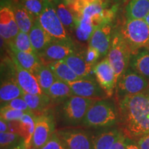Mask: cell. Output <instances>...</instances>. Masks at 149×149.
Listing matches in <instances>:
<instances>
[{
  "label": "cell",
  "mask_w": 149,
  "mask_h": 149,
  "mask_svg": "<svg viewBox=\"0 0 149 149\" xmlns=\"http://www.w3.org/2000/svg\"><path fill=\"white\" fill-rule=\"evenodd\" d=\"M118 101L121 131L128 139H138L149 133V93L124 97Z\"/></svg>",
  "instance_id": "obj_1"
},
{
  "label": "cell",
  "mask_w": 149,
  "mask_h": 149,
  "mask_svg": "<svg viewBox=\"0 0 149 149\" xmlns=\"http://www.w3.org/2000/svg\"><path fill=\"white\" fill-rule=\"evenodd\" d=\"M117 115L113 103L106 100H98L89 108L81 124L93 128L111 126L117 122Z\"/></svg>",
  "instance_id": "obj_2"
},
{
  "label": "cell",
  "mask_w": 149,
  "mask_h": 149,
  "mask_svg": "<svg viewBox=\"0 0 149 149\" xmlns=\"http://www.w3.org/2000/svg\"><path fill=\"white\" fill-rule=\"evenodd\" d=\"M120 32L132 54L149 46V26L144 19H127Z\"/></svg>",
  "instance_id": "obj_3"
},
{
  "label": "cell",
  "mask_w": 149,
  "mask_h": 149,
  "mask_svg": "<svg viewBox=\"0 0 149 149\" xmlns=\"http://www.w3.org/2000/svg\"><path fill=\"white\" fill-rule=\"evenodd\" d=\"M131 54L130 48L124 40L120 31H116L111 40L107 57L115 71L117 81L128 68Z\"/></svg>",
  "instance_id": "obj_4"
},
{
  "label": "cell",
  "mask_w": 149,
  "mask_h": 149,
  "mask_svg": "<svg viewBox=\"0 0 149 149\" xmlns=\"http://www.w3.org/2000/svg\"><path fill=\"white\" fill-rule=\"evenodd\" d=\"M37 19L53 40L73 43L56 13L51 0H44V10Z\"/></svg>",
  "instance_id": "obj_5"
},
{
  "label": "cell",
  "mask_w": 149,
  "mask_h": 149,
  "mask_svg": "<svg viewBox=\"0 0 149 149\" xmlns=\"http://www.w3.org/2000/svg\"><path fill=\"white\" fill-rule=\"evenodd\" d=\"M96 100L76 95L66 99L61 108L63 121L69 125L81 123L88 109Z\"/></svg>",
  "instance_id": "obj_6"
},
{
  "label": "cell",
  "mask_w": 149,
  "mask_h": 149,
  "mask_svg": "<svg viewBox=\"0 0 149 149\" xmlns=\"http://www.w3.org/2000/svg\"><path fill=\"white\" fill-rule=\"evenodd\" d=\"M148 86V79L131 68H128L117 79L115 88L117 100L126 96L145 92Z\"/></svg>",
  "instance_id": "obj_7"
},
{
  "label": "cell",
  "mask_w": 149,
  "mask_h": 149,
  "mask_svg": "<svg viewBox=\"0 0 149 149\" xmlns=\"http://www.w3.org/2000/svg\"><path fill=\"white\" fill-rule=\"evenodd\" d=\"M35 128L32 140V146L40 149L55 133V117L51 113L44 112L35 115Z\"/></svg>",
  "instance_id": "obj_8"
},
{
  "label": "cell",
  "mask_w": 149,
  "mask_h": 149,
  "mask_svg": "<svg viewBox=\"0 0 149 149\" xmlns=\"http://www.w3.org/2000/svg\"><path fill=\"white\" fill-rule=\"evenodd\" d=\"M55 132L68 149H92L93 137L85 130L69 128Z\"/></svg>",
  "instance_id": "obj_9"
},
{
  "label": "cell",
  "mask_w": 149,
  "mask_h": 149,
  "mask_svg": "<svg viewBox=\"0 0 149 149\" xmlns=\"http://www.w3.org/2000/svg\"><path fill=\"white\" fill-rule=\"evenodd\" d=\"M93 74L95 76L97 82L105 92L107 97L113 96L115 88H116L117 79L114 70L108 57L95 65L93 67Z\"/></svg>",
  "instance_id": "obj_10"
},
{
  "label": "cell",
  "mask_w": 149,
  "mask_h": 149,
  "mask_svg": "<svg viewBox=\"0 0 149 149\" xmlns=\"http://www.w3.org/2000/svg\"><path fill=\"white\" fill-rule=\"evenodd\" d=\"M19 29L17 24L12 3L1 1L0 9V35L8 44L14 40L18 34Z\"/></svg>",
  "instance_id": "obj_11"
},
{
  "label": "cell",
  "mask_w": 149,
  "mask_h": 149,
  "mask_svg": "<svg viewBox=\"0 0 149 149\" xmlns=\"http://www.w3.org/2000/svg\"><path fill=\"white\" fill-rule=\"evenodd\" d=\"M66 83L71 89L72 95L97 100L108 98L102 87L93 78L80 79Z\"/></svg>",
  "instance_id": "obj_12"
},
{
  "label": "cell",
  "mask_w": 149,
  "mask_h": 149,
  "mask_svg": "<svg viewBox=\"0 0 149 149\" xmlns=\"http://www.w3.org/2000/svg\"><path fill=\"white\" fill-rule=\"evenodd\" d=\"M74 53H75V50L73 43L53 40L39 55V57L44 61H48V63H50L52 61L64 60L68 56Z\"/></svg>",
  "instance_id": "obj_13"
},
{
  "label": "cell",
  "mask_w": 149,
  "mask_h": 149,
  "mask_svg": "<svg viewBox=\"0 0 149 149\" xmlns=\"http://www.w3.org/2000/svg\"><path fill=\"white\" fill-rule=\"evenodd\" d=\"M111 23L101 24L95 29L89 40V46L97 50L101 57L109 53L111 44Z\"/></svg>",
  "instance_id": "obj_14"
},
{
  "label": "cell",
  "mask_w": 149,
  "mask_h": 149,
  "mask_svg": "<svg viewBox=\"0 0 149 149\" xmlns=\"http://www.w3.org/2000/svg\"><path fill=\"white\" fill-rule=\"evenodd\" d=\"M11 59L15 64V75L16 81L24 92L33 95L44 93L34 74L22 68L13 57H11Z\"/></svg>",
  "instance_id": "obj_15"
},
{
  "label": "cell",
  "mask_w": 149,
  "mask_h": 149,
  "mask_svg": "<svg viewBox=\"0 0 149 149\" xmlns=\"http://www.w3.org/2000/svg\"><path fill=\"white\" fill-rule=\"evenodd\" d=\"M8 45L10 51L11 57H13L22 68H25L26 70H29L34 74L36 70L42 64V60L39 55L36 53L20 51L11 42L8 44Z\"/></svg>",
  "instance_id": "obj_16"
},
{
  "label": "cell",
  "mask_w": 149,
  "mask_h": 149,
  "mask_svg": "<svg viewBox=\"0 0 149 149\" xmlns=\"http://www.w3.org/2000/svg\"><path fill=\"white\" fill-rule=\"evenodd\" d=\"M29 35L33 49L38 55L53 41V39L44 29L37 19L33 24Z\"/></svg>",
  "instance_id": "obj_17"
},
{
  "label": "cell",
  "mask_w": 149,
  "mask_h": 149,
  "mask_svg": "<svg viewBox=\"0 0 149 149\" xmlns=\"http://www.w3.org/2000/svg\"><path fill=\"white\" fill-rule=\"evenodd\" d=\"M64 61L78 77L81 79L93 78L91 75V72L93 73V67L86 62L84 55L74 53L68 56Z\"/></svg>",
  "instance_id": "obj_18"
},
{
  "label": "cell",
  "mask_w": 149,
  "mask_h": 149,
  "mask_svg": "<svg viewBox=\"0 0 149 149\" xmlns=\"http://www.w3.org/2000/svg\"><path fill=\"white\" fill-rule=\"evenodd\" d=\"M35 114L25 113L18 121L17 133L21 136L28 149L32 146V140L35 128Z\"/></svg>",
  "instance_id": "obj_19"
},
{
  "label": "cell",
  "mask_w": 149,
  "mask_h": 149,
  "mask_svg": "<svg viewBox=\"0 0 149 149\" xmlns=\"http://www.w3.org/2000/svg\"><path fill=\"white\" fill-rule=\"evenodd\" d=\"M129 66L149 81V50L143 48L133 53L130 57Z\"/></svg>",
  "instance_id": "obj_20"
},
{
  "label": "cell",
  "mask_w": 149,
  "mask_h": 149,
  "mask_svg": "<svg viewBox=\"0 0 149 149\" xmlns=\"http://www.w3.org/2000/svg\"><path fill=\"white\" fill-rule=\"evenodd\" d=\"M22 97L25 100L30 109L35 115L42 114L47 111L53 100L45 93L33 95L24 92Z\"/></svg>",
  "instance_id": "obj_21"
},
{
  "label": "cell",
  "mask_w": 149,
  "mask_h": 149,
  "mask_svg": "<svg viewBox=\"0 0 149 149\" xmlns=\"http://www.w3.org/2000/svg\"><path fill=\"white\" fill-rule=\"evenodd\" d=\"M24 91L17 82L15 77H11L1 81L0 87L1 103L22 97Z\"/></svg>",
  "instance_id": "obj_22"
},
{
  "label": "cell",
  "mask_w": 149,
  "mask_h": 149,
  "mask_svg": "<svg viewBox=\"0 0 149 149\" xmlns=\"http://www.w3.org/2000/svg\"><path fill=\"white\" fill-rule=\"evenodd\" d=\"M56 13L65 29L68 31H73L75 29L76 18L70 9L67 7L63 0H51Z\"/></svg>",
  "instance_id": "obj_23"
},
{
  "label": "cell",
  "mask_w": 149,
  "mask_h": 149,
  "mask_svg": "<svg viewBox=\"0 0 149 149\" xmlns=\"http://www.w3.org/2000/svg\"><path fill=\"white\" fill-rule=\"evenodd\" d=\"M15 17L20 31L29 33L36 19L20 3L13 5Z\"/></svg>",
  "instance_id": "obj_24"
},
{
  "label": "cell",
  "mask_w": 149,
  "mask_h": 149,
  "mask_svg": "<svg viewBox=\"0 0 149 149\" xmlns=\"http://www.w3.org/2000/svg\"><path fill=\"white\" fill-rule=\"evenodd\" d=\"M47 66L57 79L65 82H71L81 79L72 71L64 60L52 61L48 63Z\"/></svg>",
  "instance_id": "obj_25"
},
{
  "label": "cell",
  "mask_w": 149,
  "mask_h": 149,
  "mask_svg": "<svg viewBox=\"0 0 149 149\" xmlns=\"http://www.w3.org/2000/svg\"><path fill=\"white\" fill-rule=\"evenodd\" d=\"M149 13V0H130L126 6L127 19H144Z\"/></svg>",
  "instance_id": "obj_26"
},
{
  "label": "cell",
  "mask_w": 149,
  "mask_h": 149,
  "mask_svg": "<svg viewBox=\"0 0 149 149\" xmlns=\"http://www.w3.org/2000/svg\"><path fill=\"white\" fill-rule=\"evenodd\" d=\"M120 133L121 130L113 129L93 137L92 149H111Z\"/></svg>",
  "instance_id": "obj_27"
},
{
  "label": "cell",
  "mask_w": 149,
  "mask_h": 149,
  "mask_svg": "<svg viewBox=\"0 0 149 149\" xmlns=\"http://www.w3.org/2000/svg\"><path fill=\"white\" fill-rule=\"evenodd\" d=\"M34 75L42 88L43 93L47 95L48 90L57 78L47 65L42 64L36 70Z\"/></svg>",
  "instance_id": "obj_28"
},
{
  "label": "cell",
  "mask_w": 149,
  "mask_h": 149,
  "mask_svg": "<svg viewBox=\"0 0 149 149\" xmlns=\"http://www.w3.org/2000/svg\"><path fill=\"white\" fill-rule=\"evenodd\" d=\"M47 95L52 100H64L72 96V93L68 84L57 79L49 88Z\"/></svg>",
  "instance_id": "obj_29"
},
{
  "label": "cell",
  "mask_w": 149,
  "mask_h": 149,
  "mask_svg": "<svg viewBox=\"0 0 149 149\" xmlns=\"http://www.w3.org/2000/svg\"><path fill=\"white\" fill-rule=\"evenodd\" d=\"M95 28L94 27L92 22L88 19H86L84 17L76 19L75 31L76 35L77 38L81 41H87L90 40L94 32Z\"/></svg>",
  "instance_id": "obj_30"
},
{
  "label": "cell",
  "mask_w": 149,
  "mask_h": 149,
  "mask_svg": "<svg viewBox=\"0 0 149 149\" xmlns=\"http://www.w3.org/2000/svg\"><path fill=\"white\" fill-rule=\"evenodd\" d=\"M11 43H13V44L20 51L28 52V53H36L33 48L29 33H24L19 31L18 34L17 35V36L15 37Z\"/></svg>",
  "instance_id": "obj_31"
},
{
  "label": "cell",
  "mask_w": 149,
  "mask_h": 149,
  "mask_svg": "<svg viewBox=\"0 0 149 149\" xmlns=\"http://www.w3.org/2000/svg\"><path fill=\"white\" fill-rule=\"evenodd\" d=\"M20 3L35 19H38L44 7V0H19Z\"/></svg>",
  "instance_id": "obj_32"
},
{
  "label": "cell",
  "mask_w": 149,
  "mask_h": 149,
  "mask_svg": "<svg viewBox=\"0 0 149 149\" xmlns=\"http://www.w3.org/2000/svg\"><path fill=\"white\" fill-rule=\"evenodd\" d=\"M22 140L23 139L17 133L10 131L0 133V146L1 149L8 148Z\"/></svg>",
  "instance_id": "obj_33"
},
{
  "label": "cell",
  "mask_w": 149,
  "mask_h": 149,
  "mask_svg": "<svg viewBox=\"0 0 149 149\" xmlns=\"http://www.w3.org/2000/svg\"><path fill=\"white\" fill-rule=\"evenodd\" d=\"M24 113L25 112L5 107H1V111H0L1 119H3L8 122L19 121Z\"/></svg>",
  "instance_id": "obj_34"
},
{
  "label": "cell",
  "mask_w": 149,
  "mask_h": 149,
  "mask_svg": "<svg viewBox=\"0 0 149 149\" xmlns=\"http://www.w3.org/2000/svg\"><path fill=\"white\" fill-rule=\"evenodd\" d=\"M1 107L11 108V109L17 110V111L25 112V113H33L28 106L26 102L22 97L14 99L11 101L1 103Z\"/></svg>",
  "instance_id": "obj_35"
},
{
  "label": "cell",
  "mask_w": 149,
  "mask_h": 149,
  "mask_svg": "<svg viewBox=\"0 0 149 149\" xmlns=\"http://www.w3.org/2000/svg\"><path fill=\"white\" fill-rule=\"evenodd\" d=\"M40 149H68L57 135L56 132L46 144Z\"/></svg>",
  "instance_id": "obj_36"
},
{
  "label": "cell",
  "mask_w": 149,
  "mask_h": 149,
  "mask_svg": "<svg viewBox=\"0 0 149 149\" xmlns=\"http://www.w3.org/2000/svg\"><path fill=\"white\" fill-rule=\"evenodd\" d=\"M100 57L101 55H100V52L95 48L91 47V46H88L84 55L86 62L93 67H94L95 65L97 64V61Z\"/></svg>",
  "instance_id": "obj_37"
},
{
  "label": "cell",
  "mask_w": 149,
  "mask_h": 149,
  "mask_svg": "<svg viewBox=\"0 0 149 149\" xmlns=\"http://www.w3.org/2000/svg\"><path fill=\"white\" fill-rule=\"evenodd\" d=\"M127 139V137L121 131L120 136L116 139V141H115L114 144H113L111 149H126L128 145L126 142V139Z\"/></svg>",
  "instance_id": "obj_38"
},
{
  "label": "cell",
  "mask_w": 149,
  "mask_h": 149,
  "mask_svg": "<svg viewBox=\"0 0 149 149\" xmlns=\"http://www.w3.org/2000/svg\"><path fill=\"white\" fill-rule=\"evenodd\" d=\"M137 144L139 149H149V133L137 139Z\"/></svg>",
  "instance_id": "obj_39"
},
{
  "label": "cell",
  "mask_w": 149,
  "mask_h": 149,
  "mask_svg": "<svg viewBox=\"0 0 149 149\" xmlns=\"http://www.w3.org/2000/svg\"><path fill=\"white\" fill-rule=\"evenodd\" d=\"M9 130L8 122L1 119L0 120V133H6L8 132Z\"/></svg>",
  "instance_id": "obj_40"
},
{
  "label": "cell",
  "mask_w": 149,
  "mask_h": 149,
  "mask_svg": "<svg viewBox=\"0 0 149 149\" xmlns=\"http://www.w3.org/2000/svg\"><path fill=\"white\" fill-rule=\"evenodd\" d=\"M12 149H28V148H27V146H26L24 141H22L21 142H20L19 144L17 145L16 146H15L14 148H13Z\"/></svg>",
  "instance_id": "obj_41"
},
{
  "label": "cell",
  "mask_w": 149,
  "mask_h": 149,
  "mask_svg": "<svg viewBox=\"0 0 149 149\" xmlns=\"http://www.w3.org/2000/svg\"><path fill=\"white\" fill-rule=\"evenodd\" d=\"M126 149H139L137 145L135 144H128Z\"/></svg>",
  "instance_id": "obj_42"
},
{
  "label": "cell",
  "mask_w": 149,
  "mask_h": 149,
  "mask_svg": "<svg viewBox=\"0 0 149 149\" xmlns=\"http://www.w3.org/2000/svg\"><path fill=\"white\" fill-rule=\"evenodd\" d=\"M84 1L86 2L88 4H91V3H95L97 2V1H102V0H84Z\"/></svg>",
  "instance_id": "obj_43"
},
{
  "label": "cell",
  "mask_w": 149,
  "mask_h": 149,
  "mask_svg": "<svg viewBox=\"0 0 149 149\" xmlns=\"http://www.w3.org/2000/svg\"><path fill=\"white\" fill-rule=\"evenodd\" d=\"M144 20H145V21H146V23L148 24V25L149 26V13L147 15V16L146 17H145Z\"/></svg>",
  "instance_id": "obj_44"
},
{
  "label": "cell",
  "mask_w": 149,
  "mask_h": 149,
  "mask_svg": "<svg viewBox=\"0 0 149 149\" xmlns=\"http://www.w3.org/2000/svg\"><path fill=\"white\" fill-rule=\"evenodd\" d=\"M29 149H37V148H35V147H33V146H31V147H30V148H29Z\"/></svg>",
  "instance_id": "obj_45"
},
{
  "label": "cell",
  "mask_w": 149,
  "mask_h": 149,
  "mask_svg": "<svg viewBox=\"0 0 149 149\" xmlns=\"http://www.w3.org/2000/svg\"><path fill=\"white\" fill-rule=\"evenodd\" d=\"M13 1L14 2H17H17H19V0H13Z\"/></svg>",
  "instance_id": "obj_46"
},
{
  "label": "cell",
  "mask_w": 149,
  "mask_h": 149,
  "mask_svg": "<svg viewBox=\"0 0 149 149\" xmlns=\"http://www.w3.org/2000/svg\"><path fill=\"white\" fill-rule=\"evenodd\" d=\"M147 48H148V50H149V46H148V47H147Z\"/></svg>",
  "instance_id": "obj_47"
}]
</instances>
